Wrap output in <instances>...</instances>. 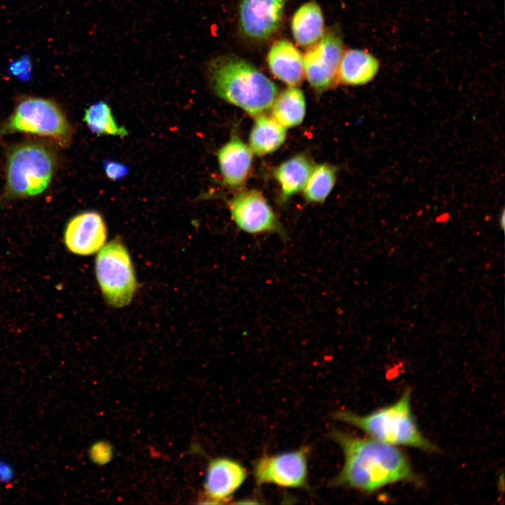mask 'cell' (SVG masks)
Returning <instances> with one entry per match:
<instances>
[{
  "instance_id": "cell-8",
  "label": "cell",
  "mask_w": 505,
  "mask_h": 505,
  "mask_svg": "<svg viewBox=\"0 0 505 505\" xmlns=\"http://www.w3.org/2000/svg\"><path fill=\"white\" fill-rule=\"evenodd\" d=\"M344 53L341 34L335 29L323 34L303 56L304 71L309 84L318 91L331 88L338 81V69Z\"/></svg>"
},
{
  "instance_id": "cell-3",
  "label": "cell",
  "mask_w": 505,
  "mask_h": 505,
  "mask_svg": "<svg viewBox=\"0 0 505 505\" xmlns=\"http://www.w3.org/2000/svg\"><path fill=\"white\" fill-rule=\"evenodd\" d=\"M333 416L335 419L363 431L369 438L389 445L412 447L431 452L438 450L419 429L412 410L410 389H405L396 402L368 414L339 410Z\"/></svg>"
},
{
  "instance_id": "cell-17",
  "label": "cell",
  "mask_w": 505,
  "mask_h": 505,
  "mask_svg": "<svg viewBox=\"0 0 505 505\" xmlns=\"http://www.w3.org/2000/svg\"><path fill=\"white\" fill-rule=\"evenodd\" d=\"M285 128L273 117L260 115L256 119L250 134V149L258 156H264L277 150L284 142Z\"/></svg>"
},
{
  "instance_id": "cell-22",
  "label": "cell",
  "mask_w": 505,
  "mask_h": 505,
  "mask_svg": "<svg viewBox=\"0 0 505 505\" xmlns=\"http://www.w3.org/2000/svg\"><path fill=\"white\" fill-rule=\"evenodd\" d=\"M8 72L11 76L19 80L29 81L32 73V63L30 58L25 55L11 62L8 65Z\"/></svg>"
},
{
  "instance_id": "cell-1",
  "label": "cell",
  "mask_w": 505,
  "mask_h": 505,
  "mask_svg": "<svg viewBox=\"0 0 505 505\" xmlns=\"http://www.w3.org/2000/svg\"><path fill=\"white\" fill-rule=\"evenodd\" d=\"M331 437L344 454L342 469L332 480L334 485L371 494L400 482L421 483L408 457L397 446L339 430L332 431Z\"/></svg>"
},
{
  "instance_id": "cell-20",
  "label": "cell",
  "mask_w": 505,
  "mask_h": 505,
  "mask_svg": "<svg viewBox=\"0 0 505 505\" xmlns=\"http://www.w3.org/2000/svg\"><path fill=\"white\" fill-rule=\"evenodd\" d=\"M83 121L89 130L96 135L123 137L128 135L126 129L118 125L110 107L105 101H99L90 105L85 110Z\"/></svg>"
},
{
  "instance_id": "cell-4",
  "label": "cell",
  "mask_w": 505,
  "mask_h": 505,
  "mask_svg": "<svg viewBox=\"0 0 505 505\" xmlns=\"http://www.w3.org/2000/svg\"><path fill=\"white\" fill-rule=\"evenodd\" d=\"M56 166L52 149L43 142H25L10 150L6 163V183L0 201L36 196L50 184Z\"/></svg>"
},
{
  "instance_id": "cell-23",
  "label": "cell",
  "mask_w": 505,
  "mask_h": 505,
  "mask_svg": "<svg viewBox=\"0 0 505 505\" xmlns=\"http://www.w3.org/2000/svg\"><path fill=\"white\" fill-rule=\"evenodd\" d=\"M102 168L107 177L114 181L123 179L129 172L127 166L121 162L112 160L104 161Z\"/></svg>"
},
{
  "instance_id": "cell-13",
  "label": "cell",
  "mask_w": 505,
  "mask_h": 505,
  "mask_svg": "<svg viewBox=\"0 0 505 505\" xmlns=\"http://www.w3.org/2000/svg\"><path fill=\"white\" fill-rule=\"evenodd\" d=\"M267 63L271 72L279 80L290 86L301 83L304 75L303 56L289 41L281 39L273 43Z\"/></svg>"
},
{
  "instance_id": "cell-7",
  "label": "cell",
  "mask_w": 505,
  "mask_h": 505,
  "mask_svg": "<svg viewBox=\"0 0 505 505\" xmlns=\"http://www.w3.org/2000/svg\"><path fill=\"white\" fill-rule=\"evenodd\" d=\"M309 451L308 446H302L295 450L259 457L253 465L256 484H271L287 488L304 487L308 481Z\"/></svg>"
},
{
  "instance_id": "cell-21",
  "label": "cell",
  "mask_w": 505,
  "mask_h": 505,
  "mask_svg": "<svg viewBox=\"0 0 505 505\" xmlns=\"http://www.w3.org/2000/svg\"><path fill=\"white\" fill-rule=\"evenodd\" d=\"M336 173V168L327 163L314 168L304 187L306 200L311 203H323L335 185Z\"/></svg>"
},
{
  "instance_id": "cell-10",
  "label": "cell",
  "mask_w": 505,
  "mask_h": 505,
  "mask_svg": "<svg viewBox=\"0 0 505 505\" xmlns=\"http://www.w3.org/2000/svg\"><path fill=\"white\" fill-rule=\"evenodd\" d=\"M107 229L102 216L88 210L73 216L63 234L64 243L73 254L87 256L98 252L105 245Z\"/></svg>"
},
{
  "instance_id": "cell-9",
  "label": "cell",
  "mask_w": 505,
  "mask_h": 505,
  "mask_svg": "<svg viewBox=\"0 0 505 505\" xmlns=\"http://www.w3.org/2000/svg\"><path fill=\"white\" fill-rule=\"evenodd\" d=\"M229 208L231 218L241 230L252 234L276 233L285 236L274 212L260 191L239 193L230 201Z\"/></svg>"
},
{
  "instance_id": "cell-24",
  "label": "cell",
  "mask_w": 505,
  "mask_h": 505,
  "mask_svg": "<svg viewBox=\"0 0 505 505\" xmlns=\"http://www.w3.org/2000/svg\"><path fill=\"white\" fill-rule=\"evenodd\" d=\"M90 457L97 464H105L112 457L111 447L106 443H97L91 447Z\"/></svg>"
},
{
  "instance_id": "cell-2",
  "label": "cell",
  "mask_w": 505,
  "mask_h": 505,
  "mask_svg": "<svg viewBox=\"0 0 505 505\" xmlns=\"http://www.w3.org/2000/svg\"><path fill=\"white\" fill-rule=\"evenodd\" d=\"M208 71L215 93L252 116L270 108L278 95L277 86L271 80L238 56L214 58L209 61Z\"/></svg>"
},
{
  "instance_id": "cell-14",
  "label": "cell",
  "mask_w": 505,
  "mask_h": 505,
  "mask_svg": "<svg viewBox=\"0 0 505 505\" xmlns=\"http://www.w3.org/2000/svg\"><path fill=\"white\" fill-rule=\"evenodd\" d=\"M252 157L250 149L237 137L221 147L217 159L224 184L231 187L241 186L250 170Z\"/></svg>"
},
{
  "instance_id": "cell-15",
  "label": "cell",
  "mask_w": 505,
  "mask_h": 505,
  "mask_svg": "<svg viewBox=\"0 0 505 505\" xmlns=\"http://www.w3.org/2000/svg\"><path fill=\"white\" fill-rule=\"evenodd\" d=\"M379 68V62L370 52L361 49H349L344 52L338 69V81L358 86L372 81Z\"/></svg>"
},
{
  "instance_id": "cell-26",
  "label": "cell",
  "mask_w": 505,
  "mask_h": 505,
  "mask_svg": "<svg viewBox=\"0 0 505 505\" xmlns=\"http://www.w3.org/2000/svg\"><path fill=\"white\" fill-rule=\"evenodd\" d=\"M500 224H501V229H504V210H503L502 213H501Z\"/></svg>"
},
{
  "instance_id": "cell-11",
  "label": "cell",
  "mask_w": 505,
  "mask_h": 505,
  "mask_svg": "<svg viewBox=\"0 0 505 505\" xmlns=\"http://www.w3.org/2000/svg\"><path fill=\"white\" fill-rule=\"evenodd\" d=\"M287 0H242L239 28L246 37L263 40L272 36L282 21Z\"/></svg>"
},
{
  "instance_id": "cell-5",
  "label": "cell",
  "mask_w": 505,
  "mask_h": 505,
  "mask_svg": "<svg viewBox=\"0 0 505 505\" xmlns=\"http://www.w3.org/2000/svg\"><path fill=\"white\" fill-rule=\"evenodd\" d=\"M14 133L44 137L62 147L72 139V128L54 100L36 96L21 97L10 115L0 125V137Z\"/></svg>"
},
{
  "instance_id": "cell-12",
  "label": "cell",
  "mask_w": 505,
  "mask_h": 505,
  "mask_svg": "<svg viewBox=\"0 0 505 505\" xmlns=\"http://www.w3.org/2000/svg\"><path fill=\"white\" fill-rule=\"evenodd\" d=\"M247 477L245 468L237 460L229 457L211 459L204 483L207 503L218 504L230 499Z\"/></svg>"
},
{
  "instance_id": "cell-6",
  "label": "cell",
  "mask_w": 505,
  "mask_h": 505,
  "mask_svg": "<svg viewBox=\"0 0 505 505\" xmlns=\"http://www.w3.org/2000/svg\"><path fill=\"white\" fill-rule=\"evenodd\" d=\"M95 269L102 296L109 306L121 308L131 302L138 285L128 250L119 238L98 251Z\"/></svg>"
},
{
  "instance_id": "cell-18",
  "label": "cell",
  "mask_w": 505,
  "mask_h": 505,
  "mask_svg": "<svg viewBox=\"0 0 505 505\" xmlns=\"http://www.w3.org/2000/svg\"><path fill=\"white\" fill-rule=\"evenodd\" d=\"M313 168L303 155L292 157L276 168L274 175L281 188V198L286 201L305 187Z\"/></svg>"
},
{
  "instance_id": "cell-19",
  "label": "cell",
  "mask_w": 505,
  "mask_h": 505,
  "mask_svg": "<svg viewBox=\"0 0 505 505\" xmlns=\"http://www.w3.org/2000/svg\"><path fill=\"white\" fill-rule=\"evenodd\" d=\"M272 108L273 118L285 128L300 124L306 112L304 93L297 86H290L276 96Z\"/></svg>"
},
{
  "instance_id": "cell-16",
  "label": "cell",
  "mask_w": 505,
  "mask_h": 505,
  "mask_svg": "<svg viewBox=\"0 0 505 505\" xmlns=\"http://www.w3.org/2000/svg\"><path fill=\"white\" fill-rule=\"evenodd\" d=\"M292 36L302 47L318 42L324 34V20L319 5L315 1L304 4L294 13L291 21Z\"/></svg>"
},
{
  "instance_id": "cell-25",
  "label": "cell",
  "mask_w": 505,
  "mask_h": 505,
  "mask_svg": "<svg viewBox=\"0 0 505 505\" xmlns=\"http://www.w3.org/2000/svg\"><path fill=\"white\" fill-rule=\"evenodd\" d=\"M11 476L12 471L10 466L5 463L0 462V480L7 481L11 479Z\"/></svg>"
}]
</instances>
